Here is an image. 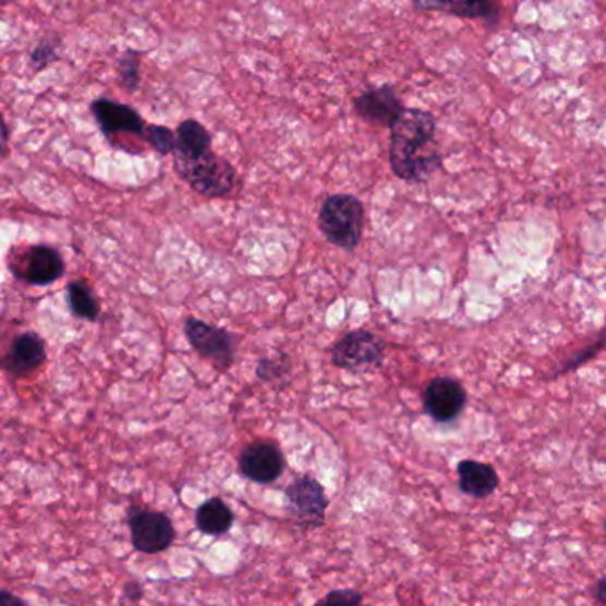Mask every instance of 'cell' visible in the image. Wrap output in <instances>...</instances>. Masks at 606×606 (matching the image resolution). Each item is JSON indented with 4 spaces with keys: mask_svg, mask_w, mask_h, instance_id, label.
<instances>
[{
    "mask_svg": "<svg viewBox=\"0 0 606 606\" xmlns=\"http://www.w3.org/2000/svg\"><path fill=\"white\" fill-rule=\"evenodd\" d=\"M436 119L422 109H404L390 126V167L399 180L422 183L441 167L435 147Z\"/></svg>",
    "mask_w": 606,
    "mask_h": 606,
    "instance_id": "cell-1",
    "label": "cell"
},
{
    "mask_svg": "<svg viewBox=\"0 0 606 606\" xmlns=\"http://www.w3.org/2000/svg\"><path fill=\"white\" fill-rule=\"evenodd\" d=\"M318 226L332 245L342 251H355L364 231V206L355 195H330L319 209Z\"/></svg>",
    "mask_w": 606,
    "mask_h": 606,
    "instance_id": "cell-2",
    "label": "cell"
},
{
    "mask_svg": "<svg viewBox=\"0 0 606 606\" xmlns=\"http://www.w3.org/2000/svg\"><path fill=\"white\" fill-rule=\"evenodd\" d=\"M174 171L190 189L204 197H223L231 194L237 183V171L226 158L214 152L199 157H185L174 153Z\"/></svg>",
    "mask_w": 606,
    "mask_h": 606,
    "instance_id": "cell-3",
    "label": "cell"
},
{
    "mask_svg": "<svg viewBox=\"0 0 606 606\" xmlns=\"http://www.w3.org/2000/svg\"><path fill=\"white\" fill-rule=\"evenodd\" d=\"M130 537L133 548L146 555H157L171 548L175 540V529L166 512L130 507Z\"/></svg>",
    "mask_w": 606,
    "mask_h": 606,
    "instance_id": "cell-4",
    "label": "cell"
},
{
    "mask_svg": "<svg viewBox=\"0 0 606 606\" xmlns=\"http://www.w3.org/2000/svg\"><path fill=\"white\" fill-rule=\"evenodd\" d=\"M286 498H288L289 514L303 529H316L325 523L330 500L316 478L308 475L296 478L286 488Z\"/></svg>",
    "mask_w": 606,
    "mask_h": 606,
    "instance_id": "cell-5",
    "label": "cell"
},
{
    "mask_svg": "<svg viewBox=\"0 0 606 606\" xmlns=\"http://www.w3.org/2000/svg\"><path fill=\"white\" fill-rule=\"evenodd\" d=\"M385 356V342L367 330H353L332 348V364L339 369H375Z\"/></svg>",
    "mask_w": 606,
    "mask_h": 606,
    "instance_id": "cell-6",
    "label": "cell"
},
{
    "mask_svg": "<svg viewBox=\"0 0 606 606\" xmlns=\"http://www.w3.org/2000/svg\"><path fill=\"white\" fill-rule=\"evenodd\" d=\"M185 334L190 344L208 361L217 371H228L234 362V341L231 334L223 328L214 327L201 319L189 318L185 322Z\"/></svg>",
    "mask_w": 606,
    "mask_h": 606,
    "instance_id": "cell-7",
    "label": "cell"
},
{
    "mask_svg": "<svg viewBox=\"0 0 606 606\" xmlns=\"http://www.w3.org/2000/svg\"><path fill=\"white\" fill-rule=\"evenodd\" d=\"M353 107L365 123L385 126V129H390L404 110L398 90L389 84L364 90L362 95L356 96Z\"/></svg>",
    "mask_w": 606,
    "mask_h": 606,
    "instance_id": "cell-8",
    "label": "cell"
},
{
    "mask_svg": "<svg viewBox=\"0 0 606 606\" xmlns=\"http://www.w3.org/2000/svg\"><path fill=\"white\" fill-rule=\"evenodd\" d=\"M284 466V456L271 441H254L240 455V472L252 483H274L282 475Z\"/></svg>",
    "mask_w": 606,
    "mask_h": 606,
    "instance_id": "cell-9",
    "label": "cell"
},
{
    "mask_svg": "<svg viewBox=\"0 0 606 606\" xmlns=\"http://www.w3.org/2000/svg\"><path fill=\"white\" fill-rule=\"evenodd\" d=\"M424 410L436 422L455 421L463 412L466 393L460 381L452 378H435L424 390Z\"/></svg>",
    "mask_w": 606,
    "mask_h": 606,
    "instance_id": "cell-10",
    "label": "cell"
},
{
    "mask_svg": "<svg viewBox=\"0 0 606 606\" xmlns=\"http://www.w3.org/2000/svg\"><path fill=\"white\" fill-rule=\"evenodd\" d=\"M90 112L95 116L96 123L100 126L105 137L112 138L116 135L144 137V132H146L144 119L130 105L100 98V100L93 101Z\"/></svg>",
    "mask_w": 606,
    "mask_h": 606,
    "instance_id": "cell-11",
    "label": "cell"
},
{
    "mask_svg": "<svg viewBox=\"0 0 606 606\" xmlns=\"http://www.w3.org/2000/svg\"><path fill=\"white\" fill-rule=\"evenodd\" d=\"M22 265L16 274L33 286L52 284L64 274V260L52 246H31Z\"/></svg>",
    "mask_w": 606,
    "mask_h": 606,
    "instance_id": "cell-12",
    "label": "cell"
},
{
    "mask_svg": "<svg viewBox=\"0 0 606 606\" xmlns=\"http://www.w3.org/2000/svg\"><path fill=\"white\" fill-rule=\"evenodd\" d=\"M47 359L45 342L36 334L27 332L16 337L11 347L8 359H5V369L16 376H25L38 369Z\"/></svg>",
    "mask_w": 606,
    "mask_h": 606,
    "instance_id": "cell-13",
    "label": "cell"
},
{
    "mask_svg": "<svg viewBox=\"0 0 606 606\" xmlns=\"http://www.w3.org/2000/svg\"><path fill=\"white\" fill-rule=\"evenodd\" d=\"M413 8L417 11H438L469 20H493L498 13L495 0H413Z\"/></svg>",
    "mask_w": 606,
    "mask_h": 606,
    "instance_id": "cell-14",
    "label": "cell"
},
{
    "mask_svg": "<svg viewBox=\"0 0 606 606\" xmlns=\"http://www.w3.org/2000/svg\"><path fill=\"white\" fill-rule=\"evenodd\" d=\"M461 492L470 497L486 498L498 486V475L493 466L481 461L464 460L458 464Z\"/></svg>",
    "mask_w": 606,
    "mask_h": 606,
    "instance_id": "cell-15",
    "label": "cell"
},
{
    "mask_svg": "<svg viewBox=\"0 0 606 606\" xmlns=\"http://www.w3.org/2000/svg\"><path fill=\"white\" fill-rule=\"evenodd\" d=\"M195 523L203 534L223 535L231 531L234 514L222 498H209L195 512Z\"/></svg>",
    "mask_w": 606,
    "mask_h": 606,
    "instance_id": "cell-16",
    "label": "cell"
},
{
    "mask_svg": "<svg viewBox=\"0 0 606 606\" xmlns=\"http://www.w3.org/2000/svg\"><path fill=\"white\" fill-rule=\"evenodd\" d=\"M175 141H178V146H175L174 153H180L185 157H199L204 153L211 152V135L195 119H186L178 126Z\"/></svg>",
    "mask_w": 606,
    "mask_h": 606,
    "instance_id": "cell-17",
    "label": "cell"
},
{
    "mask_svg": "<svg viewBox=\"0 0 606 606\" xmlns=\"http://www.w3.org/2000/svg\"><path fill=\"white\" fill-rule=\"evenodd\" d=\"M68 303H70V311L76 318L95 322L100 316L98 300L95 299V294L87 288V284H84L81 280L68 286Z\"/></svg>",
    "mask_w": 606,
    "mask_h": 606,
    "instance_id": "cell-18",
    "label": "cell"
},
{
    "mask_svg": "<svg viewBox=\"0 0 606 606\" xmlns=\"http://www.w3.org/2000/svg\"><path fill=\"white\" fill-rule=\"evenodd\" d=\"M119 81L126 90H135L141 84V58L137 52H124L118 62Z\"/></svg>",
    "mask_w": 606,
    "mask_h": 606,
    "instance_id": "cell-19",
    "label": "cell"
},
{
    "mask_svg": "<svg viewBox=\"0 0 606 606\" xmlns=\"http://www.w3.org/2000/svg\"><path fill=\"white\" fill-rule=\"evenodd\" d=\"M144 138L160 155H174L175 146H178L175 133L167 129V126H160V124H149V126H146Z\"/></svg>",
    "mask_w": 606,
    "mask_h": 606,
    "instance_id": "cell-20",
    "label": "cell"
},
{
    "mask_svg": "<svg viewBox=\"0 0 606 606\" xmlns=\"http://www.w3.org/2000/svg\"><path fill=\"white\" fill-rule=\"evenodd\" d=\"M58 47L59 41H47V39H44L41 44H38V47L34 48L29 61L34 72H41L45 68L50 66L53 61H58Z\"/></svg>",
    "mask_w": 606,
    "mask_h": 606,
    "instance_id": "cell-21",
    "label": "cell"
},
{
    "mask_svg": "<svg viewBox=\"0 0 606 606\" xmlns=\"http://www.w3.org/2000/svg\"><path fill=\"white\" fill-rule=\"evenodd\" d=\"M362 599L364 596L355 589H337V591L328 592L322 602L313 606H361Z\"/></svg>",
    "mask_w": 606,
    "mask_h": 606,
    "instance_id": "cell-22",
    "label": "cell"
},
{
    "mask_svg": "<svg viewBox=\"0 0 606 606\" xmlns=\"http://www.w3.org/2000/svg\"><path fill=\"white\" fill-rule=\"evenodd\" d=\"M288 362L284 361H275V359H263L257 364V376L260 379H265V381H274L277 376H284L288 373V367H282L280 369V365H286Z\"/></svg>",
    "mask_w": 606,
    "mask_h": 606,
    "instance_id": "cell-23",
    "label": "cell"
},
{
    "mask_svg": "<svg viewBox=\"0 0 606 606\" xmlns=\"http://www.w3.org/2000/svg\"><path fill=\"white\" fill-rule=\"evenodd\" d=\"M0 606H27V603L13 592L0 587Z\"/></svg>",
    "mask_w": 606,
    "mask_h": 606,
    "instance_id": "cell-24",
    "label": "cell"
},
{
    "mask_svg": "<svg viewBox=\"0 0 606 606\" xmlns=\"http://www.w3.org/2000/svg\"><path fill=\"white\" fill-rule=\"evenodd\" d=\"M8 144H10V130H8L4 118L0 114V155L8 152Z\"/></svg>",
    "mask_w": 606,
    "mask_h": 606,
    "instance_id": "cell-25",
    "label": "cell"
},
{
    "mask_svg": "<svg viewBox=\"0 0 606 606\" xmlns=\"http://www.w3.org/2000/svg\"><path fill=\"white\" fill-rule=\"evenodd\" d=\"M124 596L132 599V602H138V599L143 597V587H141L137 582L126 583V587H124Z\"/></svg>",
    "mask_w": 606,
    "mask_h": 606,
    "instance_id": "cell-26",
    "label": "cell"
},
{
    "mask_svg": "<svg viewBox=\"0 0 606 606\" xmlns=\"http://www.w3.org/2000/svg\"><path fill=\"white\" fill-rule=\"evenodd\" d=\"M594 597H596L597 603H602L603 606H606V577L602 578V580L596 583V587H594Z\"/></svg>",
    "mask_w": 606,
    "mask_h": 606,
    "instance_id": "cell-27",
    "label": "cell"
},
{
    "mask_svg": "<svg viewBox=\"0 0 606 606\" xmlns=\"http://www.w3.org/2000/svg\"><path fill=\"white\" fill-rule=\"evenodd\" d=\"M540 2H552V0H540Z\"/></svg>",
    "mask_w": 606,
    "mask_h": 606,
    "instance_id": "cell-28",
    "label": "cell"
}]
</instances>
